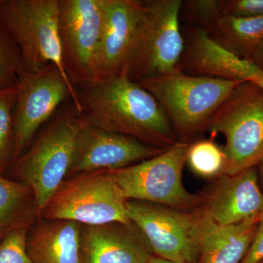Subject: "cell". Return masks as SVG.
<instances>
[{"label": "cell", "mask_w": 263, "mask_h": 263, "mask_svg": "<svg viewBox=\"0 0 263 263\" xmlns=\"http://www.w3.org/2000/svg\"><path fill=\"white\" fill-rule=\"evenodd\" d=\"M76 93L81 119L88 124L161 149L179 141L155 97L126 76L76 89Z\"/></svg>", "instance_id": "6da1fadb"}, {"label": "cell", "mask_w": 263, "mask_h": 263, "mask_svg": "<svg viewBox=\"0 0 263 263\" xmlns=\"http://www.w3.org/2000/svg\"><path fill=\"white\" fill-rule=\"evenodd\" d=\"M181 70L137 83L155 97L165 110L177 138L206 130L211 119L240 83Z\"/></svg>", "instance_id": "7a4b0ae2"}, {"label": "cell", "mask_w": 263, "mask_h": 263, "mask_svg": "<svg viewBox=\"0 0 263 263\" xmlns=\"http://www.w3.org/2000/svg\"><path fill=\"white\" fill-rule=\"evenodd\" d=\"M182 1H143V9L121 75L139 83L179 70L184 50L180 27Z\"/></svg>", "instance_id": "3957f363"}, {"label": "cell", "mask_w": 263, "mask_h": 263, "mask_svg": "<svg viewBox=\"0 0 263 263\" xmlns=\"http://www.w3.org/2000/svg\"><path fill=\"white\" fill-rule=\"evenodd\" d=\"M81 121L72 104L54 119L28 150L13 162L8 179L28 184L41 212L67 177Z\"/></svg>", "instance_id": "277c9868"}, {"label": "cell", "mask_w": 263, "mask_h": 263, "mask_svg": "<svg viewBox=\"0 0 263 263\" xmlns=\"http://www.w3.org/2000/svg\"><path fill=\"white\" fill-rule=\"evenodd\" d=\"M206 131L226 138V175L257 167L263 157V90L250 81L240 83L216 110Z\"/></svg>", "instance_id": "5b68a950"}, {"label": "cell", "mask_w": 263, "mask_h": 263, "mask_svg": "<svg viewBox=\"0 0 263 263\" xmlns=\"http://www.w3.org/2000/svg\"><path fill=\"white\" fill-rule=\"evenodd\" d=\"M127 200L111 171L82 173L62 181L43 208L41 216L88 226L129 223Z\"/></svg>", "instance_id": "8992f818"}, {"label": "cell", "mask_w": 263, "mask_h": 263, "mask_svg": "<svg viewBox=\"0 0 263 263\" xmlns=\"http://www.w3.org/2000/svg\"><path fill=\"white\" fill-rule=\"evenodd\" d=\"M190 144L179 141L160 155L111 171L127 200H136L195 212L201 197L189 193L182 175Z\"/></svg>", "instance_id": "52a82bcc"}, {"label": "cell", "mask_w": 263, "mask_h": 263, "mask_svg": "<svg viewBox=\"0 0 263 263\" xmlns=\"http://www.w3.org/2000/svg\"><path fill=\"white\" fill-rule=\"evenodd\" d=\"M0 24L18 45L24 70L53 65L71 84L62 66L59 0H0Z\"/></svg>", "instance_id": "ba28073f"}, {"label": "cell", "mask_w": 263, "mask_h": 263, "mask_svg": "<svg viewBox=\"0 0 263 263\" xmlns=\"http://www.w3.org/2000/svg\"><path fill=\"white\" fill-rule=\"evenodd\" d=\"M105 0H59L62 66L76 89L95 84Z\"/></svg>", "instance_id": "9c48e42d"}, {"label": "cell", "mask_w": 263, "mask_h": 263, "mask_svg": "<svg viewBox=\"0 0 263 263\" xmlns=\"http://www.w3.org/2000/svg\"><path fill=\"white\" fill-rule=\"evenodd\" d=\"M67 98L72 100L81 117L76 89L56 66L50 65L35 72L22 67L16 83L13 162L27 151L39 127Z\"/></svg>", "instance_id": "30bf717a"}, {"label": "cell", "mask_w": 263, "mask_h": 263, "mask_svg": "<svg viewBox=\"0 0 263 263\" xmlns=\"http://www.w3.org/2000/svg\"><path fill=\"white\" fill-rule=\"evenodd\" d=\"M129 219L144 235L157 257L178 262L200 260L197 212L128 200Z\"/></svg>", "instance_id": "8fae6325"}, {"label": "cell", "mask_w": 263, "mask_h": 263, "mask_svg": "<svg viewBox=\"0 0 263 263\" xmlns=\"http://www.w3.org/2000/svg\"><path fill=\"white\" fill-rule=\"evenodd\" d=\"M81 121L72 164L66 179L82 173L124 168L156 157L165 150Z\"/></svg>", "instance_id": "7c38bea8"}, {"label": "cell", "mask_w": 263, "mask_h": 263, "mask_svg": "<svg viewBox=\"0 0 263 263\" xmlns=\"http://www.w3.org/2000/svg\"><path fill=\"white\" fill-rule=\"evenodd\" d=\"M151 249L133 222L81 224L80 263H147Z\"/></svg>", "instance_id": "4fadbf2b"}, {"label": "cell", "mask_w": 263, "mask_h": 263, "mask_svg": "<svg viewBox=\"0 0 263 263\" xmlns=\"http://www.w3.org/2000/svg\"><path fill=\"white\" fill-rule=\"evenodd\" d=\"M143 5L140 0H105L95 84L122 73Z\"/></svg>", "instance_id": "5bb4252c"}, {"label": "cell", "mask_w": 263, "mask_h": 263, "mask_svg": "<svg viewBox=\"0 0 263 263\" xmlns=\"http://www.w3.org/2000/svg\"><path fill=\"white\" fill-rule=\"evenodd\" d=\"M220 226H230L259 217L263 214V193L257 167L234 176L223 175L200 209Z\"/></svg>", "instance_id": "9a60e30c"}, {"label": "cell", "mask_w": 263, "mask_h": 263, "mask_svg": "<svg viewBox=\"0 0 263 263\" xmlns=\"http://www.w3.org/2000/svg\"><path fill=\"white\" fill-rule=\"evenodd\" d=\"M196 212L200 263L241 262L252 245L262 215L238 224L220 226L200 209Z\"/></svg>", "instance_id": "2e32d148"}, {"label": "cell", "mask_w": 263, "mask_h": 263, "mask_svg": "<svg viewBox=\"0 0 263 263\" xmlns=\"http://www.w3.org/2000/svg\"><path fill=\"white\" fill-rule=\"evenodd\" d=\"M81 224L54 219L37 221L28 230L27 250L33 263H80Z\"/></svg>", "instance_id": "e0dca14e"}, {"label": "cell", "mask_w": 263, "mask_h": 263, "mask_svg": "<svg viewBox=\"0 0 263 263\" xmlns=\"http://www.w3.org/2000/svg\"><path fill=\"white\" fill-rule=\"evenodd\" d=\"M41 210L32 189L0 175V242L11 232L34 226Z\"/></svg>", "instance_id": "ac0fdd59"}, {"label": "cell", "mask_w": 263, "mask_h": 263, "mask_svg": "<svg viewBox=\"0 0 263 263\" xmlns=\"http://www.w3.org/2000/svg\"><path fill=\"white\" fill-rule=\"evenodd\" d=\"M205 32L221 47L249 61L263 39V17L221 15Z\"/></svg>", "instance_id": "d6986e66"}, {"label": "cell", "mask_w": 263, "mask_h": 263, "mask_svg": "<svg viewBox=\"0 0 263 263\" xmlns=\"http://www.w3.org/2000/svg\"><path fill=\"white\" fill-rule=\"evenodd\" d=\"M16 86L0 89V175L5 176L13 163L14 111Z\"/></svg>", "instance_id": "ffe728a7"}, {"label": "cell", "mask_w": 263, "mask_h": 263, "mask_svg": "<svg viewBox=\"0 0 263 263\" xmlns=\"http://www.w3.org/2000/svg\"><path fill=\"white\" fill-rule=\"evenodd\" d=\"M195 174L204 178L226 175L227 157L224 147L211 140H202L190 144L187 162Z\"/></svg>", "instance_id": "44dd1931"}, {"label": "cell", "mask_w": 263, "mask_h": 263, "mask_svg": "<svg viewBox=\"0 0 263 263\" xmlns=\"http://www.w3.org/2000/svg\"><path fill=\"white\" fill-rule=\"evenodd\" d=\"M22 67L18 45L0 24V89L16 86Z\"/></svg>", "instance_id": "7402d4cb"}, {"label": "cell", "mask_w": 263, "mask_h": 263, "mask_svg": "<svg viewBox=\"0 0 263 263\" xmlns=\"http://www.w3.org/2000/svg\"><path fill=\"white\" fill-rule=\"evenodd\" d=\"M181 10L184 11L194 27L206 30L214 22L223 15V0H190L182 3Z\"/></svg>", "instance_id": "603a6c76"}, {"label": "cell", "mask_w": 263, "mask_h": 263, "mask_svg": "<svg viewBox=\"0 0 263 263\" xmlns=\"http://www.w3.org/2000/svg\"><path fill=\"white\" fill-rule=\"evenodd\" d=\"M28 230H15L0 242V263H33L27 250Z\"/></svg>", "instance_id": "cb8c5ba5"}, {"label": "cell", "mask_w": 263, "mask_h": 263, "mask_svg": "<svg viewBox=\"0 0 263 263\" xmlns=\"http://www.w3.org/2000/svg\"><path fill=\"white\" fill-rule=\"evenodd\" d=\"M223 15L236 18L263 17V0H223Z\"/></svg>", "instance_id": "d4e9b609"}, {"label": "cell", "mask_w": 263, "mask_h": 263, "mask_svg": "<svg viewBox=\"0 0 263 263\" xmlns=\"http://www.w3.org/2000/svg\"><path fill=\"white\" fill-rule=\"evenodd\" d=\"M263 261V214L248 252L240 263H261Z\"/></svg>", "instance_id": "484cf974"}, {"label": "cell", "mask_w": 263, "mask_h": 263, "mask_svg": "<svg viewBox=\"0 0 263 263\" xmlns=\"http://www.w3.org/2000/svg\"><path fill=\"white\" fill-rule=\"evenodd\" d=\"M249 62L257 66L263 72V39L256 48Z\"/></svg>", "instance_id": "4316f807"}, {"label": "cell", "mask_w": 263, "mask_h": 263, "mask_svg": "<svg viewBox=\"0 0 263 263\" xmlns=\"http://www.w3.org/2000/svg\"><path fill=\"white\" fill-rule=\"evenodd\" d=\"M147 263H198V262H174V261L167 260L161 258V257H157V256L151 255L148 258Z\"/></svg>", "instance_id": "83f0119b"}, {"label": "cell", "mask_w": 263, "mask_h": 263, "mask_svg": "<svg viewBox=\"0 0 263 263\" xmlns=\"http://www.w3.org/2000/svg\"><path fill=\"white\" fill-rule=\"evenodd\" d=\"M257 172H258L259 178L261 179V182L262 183L263 186V157L261 160L259 161L258 165L257 166Z\"/></svg>", "instance_id": "f1b7e54d"}, {"label": "cell", "mask_w": 263, "mask_h": 263, "mask_svg": "<svg viewBox=\"0 0 263 263\" xmlns=\"http://www.w3.org/2000/svg\"><path fill=\"white\" fill-rule=\"evenodd\" d=\"M254 84L258 86L261 89L263 90V72L260 77L259 78L258 80L256 81V83H254Z\"/></svg>", "instance_id": "f546056e"}, {"label": "cell", "mask_w": 263, "mask_h": 263, "mask_svg": "<svg viewBox=\"0 0 263 263\" xmlns=\"http://www.w3.org/2000/svg\"><path fill=\"white\" fill-rule=\"evenodd\" d=\"M261 263H263V261H262V262H261Z\"/></svg>", "instance_id": "4dcf8cb0"}]
</instances>
